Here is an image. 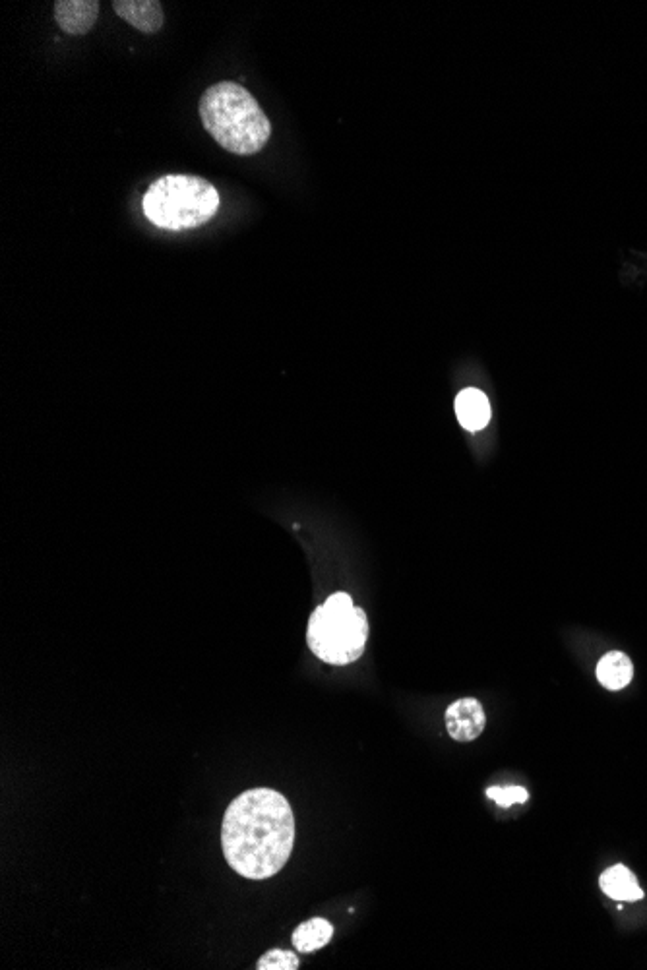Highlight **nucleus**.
<instances>
[{"instance_id": "nucleus-1", "label": "nucleus", "mask_w": 647, "mask_h": 970, "mask_svg": "<svg viewBox=\"0 0 647 970\" xmlns=\"http://www.w3.org/2000/svg\"><path fill=\"white\" fill-rule=\"evenodd\" d=\"M295 843V816L283 794L252 789L225 810L221 847L227 864L247 880L274 878L287 864Z\"/></svg>"}, {"instance_id": "nucleus-2", "label": "nucleus", "mask_w": 647, "mask_h": 970, "mask_svg": "<svg viewBox=\"0 0 647 970\" xmlns=\"http://www.w3.org/2000/svg\"><path fill=\"white\" fill-rule=\"evenodd\" d=\"M198 109L208 134L229 153L254 155L272 136V124L258 101L235 82H219L208 88Z\"/></svg>"}, {"instance_id": "nucleus-3", "label": "nucleus", "mask_w": 647, "mask_h": 970, "mask_svg": "<svg viewBox=\"0 0 647 970\" xmlns=\"http://www.w3.org/2000/svg\"><path fill=\"white\" fill-rule=\"evenodd\" d=\"M369 639V620L347 593L332 595L310 616L307 641L310 651L324 663L345 667L355 663Z\"/></svg>"}, {"instance_id": "nucleus-4", "label": "nucleus", "mask_w": 647, "mask_h": 970, "mask_svg": "<svg viewBox=\"0 0 647 970\" xmlns=\"http://www.w3.org/2000/svg\"><path fill=\"white\" fill-rule=\"evenodd\" d=\"M146 217L161 229L183 231L208 223L219 210L214 184L194 175H165L142 200Z\"/></svg>"}, {"instance_id": "nucleus-5", "label": "nucleus", "mask_w": 647, "mask_h": 970, "mask_svg": "<svg viewBox=\"0 0 647 970\" xmlns=\"http://www.w3.org/2000/svg\"><path fill=\"white\" fill-rule=\"evenodd\" d=\"M446 730L456 742H471L479 738L487 725L483 705L473 698H463L450 703L444 715Z\"/></svg>"}, {"instance_id": "nucleus-6", "label": "nucleus", "mask_w": 647, "mask_h": 970, "mask_svg": "<svg viewBox=\"0 0 647 970\" xmlns=\"http://www.w3.org/2000/svg\"><path fill=\"white\" fill-rule=\"evenodd\" d=\"M99 16L97 0H59L55 4V18L62 31L70 35H86L93 30Z\"/></svg>"}, {"instance_id": "nucleus-7", "label": "nucleus", "mask_w": 647, "mask_h": 970, "mask_svg": "<svg viewBox=\"0 0 647 970\" xmlns=\"http://www.w3.org/2000/svg\"><path fill=\"white\" fill-rule=\"evenodd\" d=\"M115 12L126 24L142 33H155L163 28V8L157 0H117Z\"/></svg>"}, {"instance_id": "nucleus-8", "label": "nucleus", "mask_w": 647, "mask_h": 970, "mask_svg": "<svg viewBox=\"0 0 647 970\" xmlns=\"http://www.w3.org/2000/svg\"><path fill=\"white\" fill-rule=\"evenodd\" d=\"M456 415L465 430H483L491 421V403L481 390L467 388L456 397Z\"/></svg>"}, {"instance_id": "nucleus-9", "label": "nucleus", "mask_w": 647, "mask_h": 970, "mask_svg": "<svg viewBox=\"0 0 647 970\" xmlns=\"http://www.w3.org/2000/svg\"><path fill=\"white\" fill-rule=\"evenodd\" d=\"M601 889L607 897L622 901V903H634L644 899V889L636 880V876L622 864H617L609 870H605L599 878Z\"/></svg>"}, {"instance_id": "nucleus-10", "label": "nucleus", "mask_w": 647, "mask_h": 970, "mask_svg": "<svg viewBox=\"0 0 647 970\" xmlns=\"http://www.w3.org/2000/svg\"><path fill=\"white\" fill-rule=\"evenodd\" d=\"M634 667L630 657H626L620 651L607 653L599 665H597V680L607 688V690H622L632 682Z\"/></svg>"}, {"instance_id": "nucleus-11", "label": "nucleus", "mask_w": 647, "mask_h": 970, "mask_svg": "<svg viewBox=\"0 0 647 970\" xmlns=\"http://www.w3.org/2000/svg\"><path fill=\"white\" fill-rule=\"evenodd\" d=\"M334 936V926L324 918H312L297 926L293 932V945L301 953H312L328 945Z\"/></svg>"}, {"instance_id": "nucleus-12", "label": "nucleus", "mask_w": 647, "mask_h": 970, "mask_svg": "<svg viewBox=\"0 0 647 970\" xmlns=\"http://www.w3.org/2000/svg\"><path fill=\"white\" fill-rule=\"evenodd\" d=\"M258 970H297L299 969V957L291 951H281L272 949L260 961L256 963Z\"/></svg>"}, {"instance_id": "nucleus-13", "label": "nucleus", "mask_w": 647, "mask_h": 970, "mask_svg": "<svg viewBox=\"0 0 647 970\" xmlns=\"http://www.w3.org/2000/svg\"><path fill=\"white\" fill-rule=\"evenodd\" d=\"M487 796L502 808H510L514 804H525L529 794L524 787H491L487 789Z\"/></svg>"}]
</instances>
